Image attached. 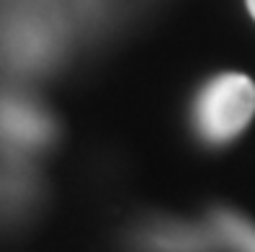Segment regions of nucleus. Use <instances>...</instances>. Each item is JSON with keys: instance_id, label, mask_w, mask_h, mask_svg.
Masks as SVG:
<instances>
[{"instance_id": "f257e3e1", "label": "nucleus", "mask_w": 255, "mask_h": 252, "mask_svg": "<svg viewBox=\"0 0 255 252\" xmlns=\"http://www.w3.org/2000/svg\"><path fill=\"white\" fill-rule=\"evenodd\" d=\"M255 116V83L243 72H222L209 80L196 98L193 118L201 137L212 144H227L250 126Z\"/></svg>"}, {"instance_id": "f03ea898", "label": "nucleus", "mask_w": 255, "mask_h": 252, "mask_svg": "<svg viewBox=\"0 0 255 252\" xmlns=\"http://www.w3.org/2000/svg\"><path fill=\"white\" fill-rule=\"evenodd\" d=\"M212 224L235 252H255V224L245 216L235 211H214Z\"/></svg>"}, {"instance_id": "7ed1b4c3", "label": "nucleus", "mask_w": 255, "mask_h": 252, "mask_svg": "<svg viewBox=\"0 0 255 252\" xmlns=\"http://www.w3.org/2000/svg\"><path fill=\"white\" fill-rule=\"evenodd\" d=\"M248 10H250V16L255 18V0H248Z\"/></svg>"}]
</instances>
